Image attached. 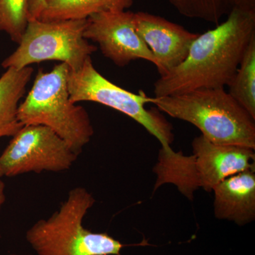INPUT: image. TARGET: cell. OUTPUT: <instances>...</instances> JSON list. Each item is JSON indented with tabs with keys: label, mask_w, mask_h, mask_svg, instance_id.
Masks as SVG:
<instances>
[{
	"label": "cell",
	"mask_w": 255,
	"mask_h": 255,
	"mask_svg": "<svg viewBox=\"0 0 255 255\" xmlns=\"http://www.w3.org/2000/svg\"><path fill=\"white\" fill-rule=\"evenodd\" d=\"M228 86V93L255 120V36Z\"/></svg>",
	"instance_id": "9a60e30c"
},
{
	"label": "cell",
	"mask_w": 255,
	"mask_h": 255,
	"mask_svg": "<svg viewBox=\"0 0 255 255\" xmlns=\"http://www.w3.org/2000/svg\"><path fill=\"white\" fill-rule=\"evenodd\" d=\"M135 29L155 58L160 76L168 73L187 58L199 33L147 12L134 13Z\"/></svg>",
	"instance_id": "30bf717a"
},
{
	"label": "cell",
	"mask_w": 255,
	"mask_h": 255,
	"mask_svg": "<svg viewBox=\"0 0 255 255\" xmlns=\"http://www.w3.org/2000/svg\"><path fill=\"white\" fill-rule=\"evenodd\" d=\"M46 0H28V21L38 19L46 7Z\"/></svg>",
	"instance_id": "e0dca14e"
},
{
	"label": "cell",
	"mask_w": 255,
	"mask_h": 255,
	"mask_svg": "<svg viewBox=\"0 0 255 255\" xmlns=\"http://www.w3.org/2000/svg\"><path fill=\"white\" fill-rule=\"evenodd\" d=\"M226 17L199 34L185 60L155 82V97L228 86L255 36V11L236 9Z\"/></svg>",
	"instance_id": "6da1fadb"
},
{
	"label": "cell",
	"mask_w": 255,
	"mask_h": 255,
	"mask_svg": "<svg viewBox=\"0 0 255 255\" xmlns=\"http://www.w3.org/2000/svg\"><path fill=\"white\" fill-rule=\"evenodd\" d=\"M8 255H17V254H11Z\"/></svg>",
	"instance_id": "ffe728a7"
},
{
	"label": "cell",
	"mask_w": 255,
	"mask_h": 255,
	"mask_svg": "<svg viewBox=\"0 0 255 255\" xmlns=\"http://www.w3.org/2000/svg\"><path fill=\"white\" fill-rule=\"evenodd\" d=\"M68 65L61 63L48 73L38 70L31 91L18 105L17 119L23 126L50 128L79 155L93 136L87 111L70 100Z\"/></svg>",
	"instance_id": "277c9868"
},
{
	"label": "cell",
	"mask_w": 255,
	"mask_h": 255,
	"mask_svg": "<svg viewBox=\"0 0 255 255\" xmlns=\"http://www.w3.org/2000/svg\"><path fill=\"white\" fill-rule=\"evenodd\" d=\"M83 36L98 43L101 51L119 67L132 60L156 61L135 29L134 13L125 10L103 11L87 18Z\"/></svg>",
	"instance_id": "9c48e42d"
},
{
	"label": "cell",
	"mask_w": 255,
	"mask_h": 255,
	"mask_svg": "<svg viewBox=\"0 0 255 255\" xmlns=\"http://www.w3.org/2000/svg\"><path fill=\"white\" fill-rule=\"evenodd\" d=\"M68 87L73 103L97 102L119 111L145 128L159 140L162 148L171 147L174 141L173 128L158 110L145 108L150 103V97L142 91L132 93L109 81L96 70L90 57L78 70H70Z\"/></svg>",
	"instance_id": "52a82bcc"
},
{
	"label": "cell",
	"mask_w": 255,
	"mask_h": 255,
	"mask_svg": "<svg viewBox=\"0 0 255 255\" xmlns=\"http://www.w3.org/2000/svg\"><path fill=\"white\" fill-rule=\"evenodd\" d=\"M179 14L219 24L236 9L255 11V0H168Z\"/></svg>",
	"instance_id": "5bb4252c"
},
{
	"label": "cell",
	"mask_w": 255,
	"mask_h": 255,
	"mask_svg": "<svg viewBox=\"0 0 255 255\" xmlns=\"http://www.w3.org/2000/svg\"><path fill=\"white\" fill-rule=\"evenodd\" d=\"M28 0H0V31L19 43L28 23Z\"/></svg>",
	"instance_id": "2e32d148"
},
{
	"label": "cell",
	"mask_w": 255,
	"mask_h": 255,
	"mask_svg": "<svg viewBox=\"0 0 255 255\" xmlns=\"http://www.w3.org/2000/svg\"><path fill=\"white\" fill-rule=\"evenodd\" d=\"M33 73L29 66L9 68L0 78V137L14 136L23 127L17 119L18 103Z\"/></svg>",
	"instance_id": "7c38bea8"
},
{
	"label": "cell",
	"mask_w": 255,
	"mask_h": 255,
	"mask_svg": "<svg viewBox=\"0 0 255 255\" xmlns=\"http://www.w3.org/2000/svg\"><path fill=\"white\" fill-rule=\"evenodd\" d=\"M4 183L2 182L1 178H0V211H1V206L4 204L5 200H6V197H5L4 194ZM1 238V232H0V238Z\"/></svg>",
	"instance_id": "ac0fdd59"
},
{
	"label": "cell",
	"mask_w": 255,
	"mask_h": 255,
	"mask_svg": "<svg viewBox=\"0 0 255 255\" xmlns=\"http://www.w3.org/2000/svg\"><path fill=\"white\" fill-rule=\"evenodd\" d=\"M193 154L184 156L172 148L161 147L155 189L165 183L177 186L182 194L192 199L197 189L211 192L226 179L244 171L255 169V150L241 146L220 145L202 135L192 142Z\"/></svg>",
	"instance_id": "3957f363"
},
{
	"label": "cell",
	"mask_w": 255,
	"mask_h": 255,
	"mask_svg": "<svg viewBox=\"0 0 255 255\" xmlns=\"http://www.w3.org/2000/svg\"><path fill=\"white\" fill-rule=\"evenodd\" d=\"M255 169L226 178L213 189L216 219L240 226L255 220Z\"/></svg>",
	"instance_id": "8fae6325"
},
{
	"label": "cell",
	"mask_w": 255,
	"mask_h": 255,
	"mask_svg": "<svg viewBox=\"0 0 255 255\" xmlns=\"http://www.w3.org/2000/svg\"><path fill=\"white\" fill-rule=\"evenodd\" d=\"M12 137L0 156V168L6 177L63 172L78 158L70 145L45 126H23Z\"/></svg>",
	"instance_id": "ba28073f"
},
{
	"label": "cell",
	"mask_w": 255,
	"mask_h": 255,
	"mask_svg": "<svg viewBox=\"0 0 255 255\" xmlns=\"http://www.w3.org/2000/svg\"><path fill=\"white\" fill-rule=\"evenodd\" d=\"M3 177V174L2 172H1V168H0V178H1Z\"/></svg>",
	"instance_id": "d6986e66"
},
{
	"label": "cell",
	"mask_w": 255,
	"mask_h": 255,
	"mask_svg": "<svg viewBox=\"0 0 255 255\" xmlns=\"http://www.w3.org/2000/svg\"><path fill=\"white\" fill-rule=\"evenodd\" d=\"M133 0H46L38 19L43 21L87 19L103 11L125 10Z\"/></svg>",
	"instance_id": "4fadbf2b"
},
{
	"label": "cell",
	"mask_w": 255,
	"mask_h": 255,
	"mask_svg": "<svg viewBox=\"0 0 255 255\" xmlns=\"http://www.w3.org/2000/svg\"><path fill=\"white\" fill-rule=\"evenodd\" d=\"M87 19L28 21L18 48L2 62L5 69H23L46 60L66 63L70 70L80 69L97 50L83 36Z\"/></svg>",
	"instance_id": "8992f818"
},
{
	"label": "cell",
	"mask_w": 255,
	"mask_h": 255,
	"mask_svg": "<svg viewBox=\"0 0 255 255\" xmlns=\"http://www.w3.org/2000/svg\"><path fill=\"white\" fill-rule=\"evenodd\" d=\"M95 199L87 189L73 188L48 219L35 223L26 233L37 255H120L124 245L107 233H94L82 223Z\"/></svg>",
	"instance_id": "5b68a950"
},
{
	"label": "cell",
	"mask_w": 255,
	"mask_h": 255,
	"mask_svg": "<svg viewBox=\"0 0 255 255\" xmlns=\"http://www.w3.org/2000/svg\"><path fill=\"white\" fill-rule=\"evenodd\" d=\"M150 103L171 117L192 124L211 142L255 149V119L224 88L150 97Z\"/></svg>",
	"instance_id": "7a4b0ae2"
}]
</instances>
